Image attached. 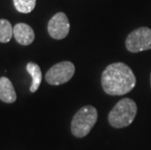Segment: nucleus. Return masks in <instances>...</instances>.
Returning a JSON list of instances; mask_svg holds the SVG:
<instances>
[{
    "label": "nucleus",
    "instance_id": "nucleus-1",
    "mask_svg": "<svg viewBox=\"0 0 151 150\" xmlns=\"http://www.w3.org/2000/svg\"><path fill=\"white\" fill-rule=\"evenodd\" d=\"M136 83L133 70L123 62L111 63L101 74V86L107 95H126L134 88Z\"/></svg>",
    "mask_w": 151,
    "mask_h": 150
},
{
    "label": "nucleus",
    "instance_id": "nucleus-2",
    "mask_svg": "<svg viewBox=\"0 0 151 150\" xmlns=\"http://www.w3.org/2000/svg\"><path fill=\"white\" fill-rule=\"evenodd\" d=\"M137 112L136 103L131 98L119 100L108 114L109 124L116 129L130 126L134 120Z\"/></svg>",
    "mask_w": 151,
    "mask_h": 150
},
{
    "label": "nucleus",
    "instance_id": "nucleus-3",
    "mask_svg": "<svg viewBox=\"0 0 151 150\" xmlns=\"http://www.w3.org/2000/svg\"><path fill=\"white\" fill-rule=\"evenodd\" d=\"M98 111L92 105H85L75 113L71 121V133L76 138H84L97 123Z\"/></svg>",
    "mask_w": 151,
    "mask_h": 150
},
{
    "label": "nucleus",
    "instance_id": "nucleus-4",
    "mask_svg": "<svg viewBox=\"0 0 151 150\" xmlns=\"http://www.w3.org/2000/svg\"><path fill=\"white\" fill-rule=\"evenodd\" d=\"M75 73V66L70 62H60L53 65L46 73L45 79L48 84L59 86L68 82Z\"/></svg>",
    "mask_w": 151,
    "mask_h": 150
},
{
    "label": "nucleus",
    "instance_id": "nucleus-5",
    "mask_svg": "<svg viewBox=\"0 0 151 150\" xmlns=\"http://www.w3.org/2000/svg\"><path fill=\"white\" fill-rule=\"evenodd\" d=\"M126 48L132 53H139L151 49V29L148 27H139L128 35Z\"/></svg>",
    "mask_w": 151,
    "mask_h": 150
},
{
    "label": "nucleus",
    "instance_id": "nucleus-6",
    "mask_svg": "<svg viewBox=\"0 0 151 150\" xmlns=\"http://www.w3.org/2000/svg\"><path fill=\"white\" fill-rule=\"evenodd\" d=\"M70 24L65 13H57L48 23V32L50 36L57 40H62L69 33Z\"/></svg>",
    "mask_w": 151,
    "mask_h": 150
},
{
    "label": "nucleus",
    "instance_id": "nucleus-7",
    "mask_svg": "<svg viewBox=\"0 0 151 150\" xmlns=\"http://www.w3.org/2000/svg\"><path fill=\"white\" fill-rule=\"evenodd\" d=\"M13 33H14V37L16 41L21 44V45L27 46L30 45L34 41L35 34L33 29L27 24H17L14 27L13 29Z\"/></svg>",
    "mask_w": 151,
    "mask_h": 150
},
{
    "label": "nucleus",
    "instance_id": "nucleus-8",
    "mask_svg": "<svg viewBox=\"0 0 151 150\" xmlns=\"http://www.w3.org/2000/svg\"><path fill=\"white\" fill-rule=\"evenodd\" d=\"M17 100L15 88L10 79L7 77L0 78V100L6 103H13Z\"/></svg>",
    "mask_w": 151,
    "mask_h": 150
},
{
    "label": "nucleus",
    "instance_id": "nucleus-9",
    "mask_svg": "<svg viewBox=\"0 0 151 150\" xmlns=\"http://www.w3.org/2000/svg\"><path fill=\"white\" fill-rule=\"evenodd\" d=\"M27 71L29 73V75L31 76V79H32L29 91L31 93H34L40 87L41 81H42V72H41L40 66L38 65L37 63L28 62L27 65Z\"/></svg>",
    "mask_w": 151,
    "mask_h": 150
},
{
    "label": "nucleus",
    "instance_id": "nucleus-10",
    "mask_svg": "<svg viewBox=\"0 0 151 150\" xmlns=\"http://www.w3.org/2000/svg\"><path fill=\"white\" fill-rule=\"evenodd\" d=\"M12 25L10 22L4 19L0 20V42L1 43H7L11 40L12 36L14 35L13 33Z\"/></svg>",
    "mask_w": 151,
    "mask_h": 150
},
{
    "label": "nucleus",
    "instance_id": "nucleus-11",
    "mask_svg": "<svg viewBox=\"0 0 151 150\" xmlns=\"http://www.w3.org/2000/svg\"><path fill=\"white\" fill-rule=\"evenodd\" d=\"M15 8L22 14H28L35 8L36 0H13Z\"/></svg>",
    "mask_w": 151,
    "mask_h": 150
},
{
    "label": "nucleus",
    "instance_id": "nucleus-12",
    "mask_svg": "<svg viewBox=\"0 0 151 150\" xmlns=\"http://www.w3.org/2000/svg\"><path fill=\"white\" fill-rule=\"evenodd\" d=\"M150 83H151V76H150Z\"/></svg>",
    "mask_w": 151,
    "mask_h": 150
}]
</instances>
